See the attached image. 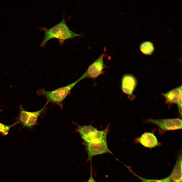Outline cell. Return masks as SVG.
Masks as SVG:
<instances>
[{
  "instance_id": "cell-10",
  "label": "cell",
  "mask_w": 182,
  "mask_h": 182,
  "mask_svg": "<svg viewBox=\"0 0 182 182\" xmlns=\"http://www.w3.org/2000/svg\"><path fill=\"white\" fill-rule=\"evenodd\" d=\"M171 182H182V154H178L176 164L169 176Z\"/></svg>"
},
{
  "instance_id": "cell-15",
  "label": "cell",
  "mask_w": 182,
  "mask_h": 182,
  "mask_svg": "<svg viewBox=\"0 0 182 182\" xmlns=\"http://www.w3.org/2000/svg\"><path fill=\"white\" fill-rule=\"evenodd\" d=\"M141 52L146 55L151 54L154 51V48L152 43L149 42H146L143 43L140 47Z\"/></svg>"
},
{
  "instance_id": "cell-7",
  "label": "cell",
  "mask_w": 182,
  "mask_h": 182,
  "mask_svg": "<svg viewBox=\"0 0 182 182\" xmlns=\"http://www.w3.org/2000/svg\"><path fill=\"white\" fill-rule=\"evenodd\" d=\"M137 84V80L134 76L130 74H125L123 76L122 78V90L126 94L132 95Z\"/></svg>"
},
{
  "instance_id": "cell-11",
  "label": "cell",
  "mask_w": 182,
  "mask_h": 182,
  "mask_svg": "<svg viewBox=\"0 0 182 182\" xmlns=\"http://www.w3.org/2000/svg\"><path fill=\"white\" fill-rule=\"evenodd\" d=\"M49 102L47 101L43 107L39 110L35 111L30 112L28 120L24 126L31 128L36 125L38 117L45 109Z\"/></svg>"
},
{
  "instance_id": "cell-5",
  "label": "cell",
  "mask_w": 182,
  "mask_h": 182,
  "mask_svg": "<svg viewBox=\"0 0 182 182\" xmlns=\"http://www.w3.org/2000/svg\"><path fill=\"white\" fill-rule=\"evenodd\" d=\"M106 55L103 53L89 66L85 73L86 78L94 79L103 73L105 67L104 58Z\"/></svg>"
},
{
  "instance_id": "cell-2",
  "label": "cell",
  "mask_w": 182,
  "mask_h": 182,
  "mask_svg": "<svg viewBox=\"0 0 182 182\" xmlns=\"http://www.w3.org/2000/svg\"><path fill=\"white\" fill-rule=\"evenodd\" d=\"M85 78V77L83 74L77 80L68 85L51 91L41 88L37 91V93L39 96H44L49 102L57 104L62 107L63 101L70 93L72 88L78 82Z\"/></svg>"
},
{
  "instance_id": "cell-12",
  "label": "cell",
  "mask_w": 182,
  "mask_h": 182,
  "mask_svg": "<svg viewBox=\"0 0 182 182\" xmlns=\"http://www.w3.org/2000/svg\"><path fill=\"white\" fill-rule=\"evenodd\" d=\"M97 129L96 128L91 125L78 126L77 129V131L79 133L82 139Z\"/></svg>"
},
{
  "instance_id": "cell-1",
  "label": "cell",
  "mask_w": 182,
  "mask_h": 182,
  "mask_svg": "<svg viewBox=\"0 0 182 182\" xmlns=\"http://www.w3.org/2000/svg\"><path fill=\"white\" fill-rule=\"evenodd\" d=\"M41 29L44 33V37L40 44L42 47L52 39H58L60 45H61L66 40L82 36V34L76 33L70 29L66 24L64 17L59 23L51 28L42 27Z\"/></svg>"
},
{
  "instance_id": "cell-3",
  "label": "cell",
  "mask_w": 182,
  "mask_h": 182,
  "mask_svg": "<svg viewBox=\"0 0 182 182\" xmlns=\"http://www.w3.org/2000/svg\"><path fill=\"white\" fill-rule=\"evenodd\" d=\"M149 122L157 126L160 129L165 131L181 129L182 120L179 118L154 119L147 120Z\"/></svg>"
},
{
  "instance_id": "cell-17",
  "label": "cell",
  "mask_w": 182,
  "mask_h": 182,
  "mask_svg": "<svg viewBox=\"0 0 182 182\" xmlns=\"http://www.w3.org/2000/svg\"><path fill=\"white\" fill-rule=\"evenodd\" d=\"M86 182H97L93 176L92 169L90 170V177Z\"/></svg>"
},
{
  "instance_id": "cell-4",
  "label": "cell",
  "mask_w": 182,
  "mask_h": 182,
  "mask_svg": "<svg viewBox=\"0 0 182 182\" xmlns=\"http://www.w3.org/2000/svg\"><path fill=\"white\" fill-rule=\"evenodd\" d=\"M84 143L88 154L87 161L99 154L109 153L113 155L108 148L107 140L97 143L84 142Z\"/></svg>"
},
{
  "instance_id": "cell-6",
  "label": "cell",
  "mask_w": 182,
  "mask_h": 182,
  "mask_svg": "<svg viewBox=\"0 0 182 182\" xmlns=\"http://www.w3.org/2000/svg\"><path fill=\"white\" fill-rule=\"evenodd\" d=\"M181 85L172 89L163 95L166 101L170 103H176L180 115H182Z\"/></svg>"
},
{
  "instance_id": "cell-8",
  "label": "cell",
  "mask_w": 182,
  "mask_h": 182,
  "mask_svg": "<svg viewBox=\"0 0 182 182\" xmlns=\"http://www.w3.org/2000/svg\"><path fill=\"white\" fill-rule=\"evenodd\" d=\"M109 125L103 130L97 129L91 132L87 136L82 138L84 142L93 143H99L107 140V134L108 131Z\"/></svg>"
},
{
  "instance_id": "cell-14",
  "label": "cell",
  "mask_w": 182,
  "mask_h": 182,
  "mask_svg": "<svg viewBox=\"0 0 182 182\" xmlns=\"http://www.w3.org/2000/svg\"><path fill=\"white\" fill-rule=\"evenodd\" d=\"M20 113L17 122L24 126L28 120L30 112L25 110L21 105L20 107Z\"/></svg>"
},
{
  "instance_id": "cell-18",
  "label": "cell",
  "mask_w": 182,
  "mask_h": 182,
  "mask_svg": "<svg viewBox=\"0 0 182 182\" xmlns=\"http://www.w3.org/2000/svg\"><path fill=\"white\" fill-rule=\"evenodd\" d=\"M2 110L0 109V113L2 111Z\"/></svg>"
},
{
  "instance_id": "cell-9",
  "label": "cell",
  "mask_w": 182,
  "mask_h": 182,
  "mask_svg": "<svg viewBox=\"0 0 182 182\" xmlns=\"http://www.w3.org/2000/svg\"><path fill=\"white\" fill-rule=\"evenodd\" d=\"M137 141L145 147L152 148L159 145L156 136L151 132H145L137 139Z\"/></svg>"
},
{
  "instance_id": "cell-13",
  "label": "cell",
  "mask_w": 182,
  "mask_h": 182,
  "mask_svg": "<svg viewBox=\"0 0 182 182\" xmlns=\"http://www.w3.org/2000/svg\"><path fill=\"white\" fill-rule=\"evenodd\" d=\"M127 167L130 171L139 179L142 182H171L169 176L160 179H147L143 178L135 173L129 167L127 166Z\"/></svg>"
},
{
  "instance_id": "cell-16",
  "label": "cell",
  "mask_w": 182,
  "mask_h": 182,
  "mask_svg": "<svg viewBox=\"0 0 182 182\" xmlns=\"http://www.w3.org/2000/svg\"><path fill=\"white\" fill-rule=\"evenodd\" d=\"M18 123V122L17 121L12 125H8L0 122V133L3 136L7 135L8 134L10 128Z\"/></svg>"
}]
</instances>
